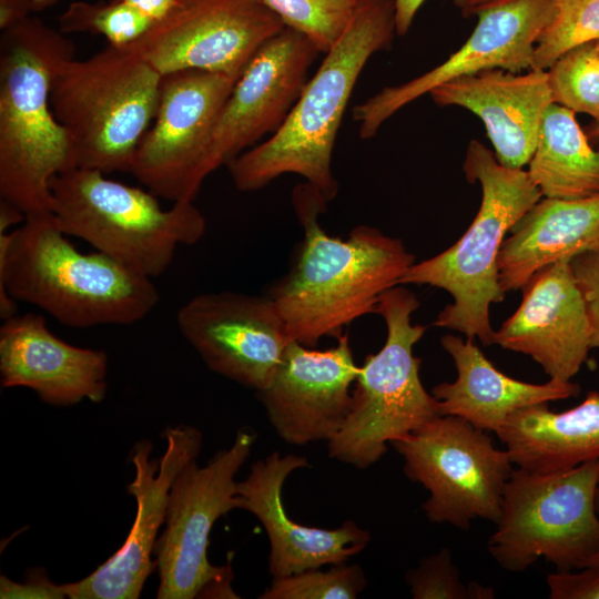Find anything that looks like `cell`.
I'll list each match as a JSON object with an SVG mask.
<instances>
[{"label":"cell","mask_w":599,"mask_h":599,"mask_svg":"<svg viewBox=\"0 0 599 599\" xmlns=\"http://www.w3.org/2000/svg\"><path fill=\"white\" fill-rule=\"evenodd\" d=\"M327 204L312 184L294 187L292 205L303 240L288 272L265 293L290 338L307 347L337 338L358 318L375 314L380 296L400 285L415 263L399 238L369 225L355 226L345 238L329 235L318 221Z\"/></svg>","instance_id":"1"},{"label":"cell","mask_w":599,"mask_h":599,"mask_svg":"<svg viewBox=\"0 0 599 599\" xmlns=\"http://www.w3.org/2000/svg\"><path fill=\"white\" fill-rule=\"evenodd\" d=\"M159 301L152 278L99 251H79L52 212L28 215L20 226L0 231L3 321L17 315L23 302L68 327L131 325Z\"/></svg>","instance_id":"2"},{"label":"cell","mask_w":599,"mask_h":599,"mask_svg":"<svg viewBox=\"0 0 599 599\" xmlns=\"http://www.w3.org/2000/svg\"><path fill=\"white\" fill-rule=\"evenodd\" d=\"M395 34V0H362L281 128L227 166L234 186L253 192L284 174H296L328 203L334 200L338 182L332 156L345 110L366 63L389 49Z\"/></svg>","instance_id":"3"},{"label":"cell","mask_w":599,"mask_h":599,"mask_svg":"<svg viewBox=\"0 0 599 599\" xmlns=\"http://www.w3.org/2000/svg\"><path fill=\"white\" fill-rule=\"evenodd\" d=\"M72 57L64 33L35 16L1 31L0 199L27 216L52 212V177L77 167L51 105L54 73Z\"/></svg>","instance_id":"4"},{"label":"cell","mask_w":599,"mask_h":599,"mask_svg":"<svg viewBox=\"0 0 599 599\" xmlns=\"http://www.w3.org/2000/svg\"><path fill=\"white\" fill-rule=\"evenodd\" d=\"M470 183L481 186L480 207L465 234L444 252L414 263L400 285H429L448 292L454 302L434 325L495 344L490 305L505 297L498 274V255L506 234L542 197L528 171L500 164L477 140L467 146L463 165Z\"/></svg>","instance_id":"5"},{"label":"cell","mask_w":599,"mask_h":599,"mask_svg":"<svg viewBox=\"0 0 599 599\" xmlns=\"http://www.w3.org/2000/svg\"><path fill=\"white\" fill-rule=\"evenodd\" d=\"M163 75L136 50L106 48L64 60L54 73L52 110L67 131L77 167L130 173L154 120Z\"/></svg>","instance_id":"6"},{"label":"cell","mask_w":599,"mask_h":599,"mask_svg":"<svg viewBox=\"0 0 599 599\" xmlns=\"http://www.w3.org/2000/svg\"><path fill=\"white\" fill-rule=\"evenodd\" d=\"M52 213L68 236L85 241L150 278L162 275L181 245L197 243L206 222L193 202L162 209L151 191L75 167L50 182Z\"/></svg>","instance_id":"7"},{"label":"cell","mask_w":599,"mask_h":599,"mask_svg":"<svg viewBox=\"0 0 599 599\" xmlns=\"http://www.w3.org/2000/svg\"><path fill=\"white\" fill-rule=\"evenodd\" d=\"M419 307L416 295L402 285L386 291L375 314L386 325V339L365 357L352 390L349 414L328 444L329 457L365 469L400 439L440 416L438 400L419 377L420 358L414 346L426 326L412 323Z\"/></svg>","instance_id":"8"},{"label":"cell","mask_w":599,"mask_h":599,"mask_svg":"<svg viewBox=\"0 0 599 599\" xmlns=\"http://www.w3.org/2000/svg\"><path fill=\"white\" fill-rule=\"evenodd\" d=\"M598 479L599 459L549 473L514 469L487 545L494 560L512 572L540 558L557 571L585 568L599 550Z\"/></svg>","instance_id":"9"},{"label":"cell","mask_w":599,"mask_h":599,"mask_svg":"<svg viewBox=\"0 0 599 599\" xmlns=\"http://www.w3.org/2000/svg\"><path fill=\"white\" fill-rule=\"evenodd\" d=\"M255 437L251 429L241 428L231 447L217 451L205 466L194 459L176 475L164 530L154 548L159 599L237 598L231 588L230 567L213 566L207 548L216 520L241 509L235 476Z\"/></svg>","instance_id":"10"},{"label":"cell","mask_w":599,"mask_h":599,"mask_svg":"<svg viewBox=\"0 0 599 599\" xmlns=\"http://www.w3.org/2000/svg\"><path fill=\"white\" fill-rule=\"evenodd\" d=\"M390 445L404 459L405 475L428 490L422 508L430 522L467 530L478 518L498 521L515 465L486 430L440 415Z\"/></svg>","instance_id":"11"},{"label":"cell","mask_w":599,"mask_h":599,"mask_svg":"<svg viewBox=\"0 0 599 599\" xmlns=\"http://www.w3.org/2000/svg\"><path fill=\"white\" fill-rule=\"evenodd\" d=\"M238 78L202 70L163 75L153 125L136 148L130 174L158 197L193 202L207 139Z\"/></svg>","instance_id":"12"},{"label":"cell","mask_w":599,"mask_h":599,"mask_svg":"<svg viewBox=\"0 0 599 599\" xmlns=\"http://www.w3.org/2000/svg\"><path fill=\"white\" fill-rule=\"evenodd\" d=\"M284 28L263 0H175L131 47L162 75L202 70L240 77Z\"/></svg>","instance_id":"13"},{"label":"cell","mask_w":599,"mask_h":599,"mask_svg":"<svg viewBox=\"0 0 599 599\" xmlns=\"http://www.w3.org/2000/svg\"><path fill=\"white\" fill-rule=\"evenodd\" d=\"M321 52L303 33L285 27L265 42L237 79L219 112L197 179H205L274 134L300 98Z\"/></svg>","instance_id":"14"},{"label":"cell","mask_w":599,"mask_h":599,"mask_svg":"<svg viewBox=\"0 0 599 599\" xmlns=\"http://www.w3.org/2000/svg\"><path fill=\"white\" fill-rule=\"evenodd\" d=\"M555 0H491L477 9L478 22L447 60L405 83L388 85L353 109L358 135L372 139L397 111L453 79L490 69H531L538 38L551 21Z\"/></svg>","instance_id":"15"},{"label":"cell","mask_w":599,"mask_h":599,"mask_svg":"<svg viewBox=\"0 0 599 599\" xmlns=\"http://www.w3.org/2000/svg\"><path fill=\"white\" fill-rule=\"evenodd\" d=\"M176 325L212 372L256 392L270 385L292 342L266 294H199L179 308Z\"/></svg>","instance_id":"16"},{"label":"cell","mask_w":599,"mask_h":599,"mask_svg":"<svg viewBox=\"0 0 599 599\" xmlns=\"http://www.w3.org/2000/svg\"><path fill=\"white\" fill-rule=\"evenodd\" d=\"M164 454L151 458L152 443L134 444L130 460L135 476L128 494L136 501L133 525L123 545L92 573L64 583L70 599H136L149 576L156 570L152 560L158 532L164 525L169 494L179 471L196 459L202 447L201 432L189 425L166 427Z\"/></svg>","instance_id":"17"},{"label":"cell","mask_w":599,"mask_h":599,"mask_svg":"<svg viewBox=\"0 0 599 599\" xmlns=\"http://www.w3.org/2000/svg\"><path fill=\"white\" fill-rule=\"evenodd\" d=\"M324 351L292 341L270 385L257 392L276 434L292 445L334 437L352 406L359 366L348 336Z\"/></svg>","instance_id":"18"},{"label":"cell","mask_w":599,"mask_h":599,"mask_svg":"<svg viewBox=\"0 0 599 599\" xmlns=\"http://www.w3.org/2000/svg\"><path fill=\"white\" fill-rule=\"evenodd\" d=\"M561 258L538 271L521 288L516 312L495 332V344L531 357L554 379L570 380L587 361L590 326L581 292Z\"/></svg>","instance_id":"19"},{"label":"cell","mask_w":599,"mask_h":599,"mask_svg":"<svg viewBox=\"0 0 599 599\" xmlns=\"http://www.w3.org/2000/svg\"><path fill=\"white\" fill-rule=\"evenodd\" d=\"M308 466L304 456L274 451L254 463L247 477L237 481L241 509L255 516L267 535L273 578L346 562L370 541V532L352 520L335 529L292 520L283 504V486L293 471Z\"/></svg>","instance_id":"20"},{"label":"cell","mask_w":599,"mask_h":599,"mask_svg":"<svg viewBox=\"0 0 599 599\" xmlns=\"http://www.w3.org/2000/svg\"><path fill=\"white\" fill-rule=\"evenodd\" d=\"M108 356L71 345L35 313L14 315L0 327V377L6 388L26 387L54 406L104 399Z\"/></svg>","instance_id":"21"},{"label":"cell","mask_w":599,"mask_h":599,"mask_svg":"<svg viewBox=\"0 0 599 599\" xmlns=\"http://www.w3.org/2000/svg\"><path fill=\"white\" fill-rule=\"evenodd\" d=\"M428 94L439 106H461L480 118L497 161L512 169L529 163L542 115L554 102L546 70H485L447 81Z\"/></svg>","instance_id":"22"},{"label":"cell","mask_w":599,"mask_h":599,"mask_svg":"<svg viewBox=\"0 0 599 599\" xmlns=\"http://www.w3.org/2000/svg\"><path fill=\"white\" fill-rule=\"evenodd\" d=\"M443 348L453 358L457 377L432 389L440 415L463 418L473 426L496 433L516 412L540 404L578 396L580 386L571 380L550 378L534 384L512 378L484 355L474 339L445 335Z\"/></svg>","instance_id":"23"},{"label":"cell","mask_w":599,"mask_h":599,"mask_svg":"<svg viewBox=\"0 0 599 599\" xmlns=\"http://www.w3.org/2000/svg\"><path fill=\"white\" fill-rule=\"evenodd\" d=\"M498 255L501 290L515 292L561 258L599 252V194L541 197L510 230Z\"/></svg>","instance_id":"24"},{"label":"cell","mask_w":599,"mask_h":599,"mask_svg":"<svg viewBox=\"0 0 599 599\" xmlns=\"http://www.w3.org/2000/svg\"><path fill=\"white\" fill-rule=\"evenodd\" d=\"M516 467L538 473L570 469L599 459V392L560 413L548 404L514 413L495 433Z\"/></svg>","instance_id":"25"},{"label":"cell","mask_w":599,"mask_h":599,"mask_svg":"<svg viewBox=\"0 0 599 599\" xmlns=\"http://www.w3.org/2000/svg\"><path fill=\"white\" fill-rule=\"evenodd\" d=\"M528 174L542 197L599 194V151L588 142L575 112L552 102L545 111Z\"/></svg>","instance_id":"26"},{"label":"cell","mask_w":599,"mask_h":599,"mask_svg":"<svg viewBox=\"0 0 599 599\" xmlns=\"http://www.w3.org/2000/svg\"><path fill=\"white\" fill-rule=\"evenodd\" d=\"M153 22L124 0L73 1L58 17L59 30L62 33L100 34L114 47L132 45Z\"/></svg>","instance_id":"27"},{"label":"cell","mask_w":599,"mask_h":599,"mask_svg":"<svg viewBox=\"0 0 599 599\" xmlns=\"http://www.w3.org/2000/svg\"><path fill=\"white\" fill-rule=\"evenodd\" d=\"M599 40V0H555V13L536 43L531 69L546 70L567 51Z\"/></svg>","instance_id":"28"},{"label":"cell","mask_w":599,"mask_h":599,"mask_svg":"<svg viewBox=\"0 0 599 599\" xmlns=\"http://www.w3.org/2000/svg\"><path fill=\"white\" fill-rule=\"evenodd\" d=\"M547 72L555 103L599 122V53L593 42L567 51Z\"/></svg>","instance_id":"29"},{"label":"cell","mask_w":599,"mask_h":599,"mask_svg":"<svg viewBox=\"0 0 599 599\" xmlns=\"http://www.w3.org/2000/svg\"><path fill=\"white\" fill-rule=\"evenodd\" d=\"M285 27L306 35L325 54L339 40L362 0H263Z\"/></svg>","instance_id":"30"},{"label":"cell","mask_w":599,"mask_h":599,"mask_svg":"<svg viewBox=\"0 0 599 599\" xmlns=\"http://www.w3.org/2000/svg\"><path fill=\"white\" fill-rule=\"evenodd\" d=\"M361 566L333 565L328 570L307 569L285 577H274L261 599H355L366 588Z\"/></svg>","instance_id":"31"},{"label":"cell","mask_w":599,"mask_h":599,"mask_svg":"<svg viewBox=\"0 0 599 599\" xmlns=\"http://www.w3.org/2000/svg\"><path fill=\"white\" fill-rule=\"evenodd\" d=\"M405 579L414 599L495 598L491 587L461 580L451 551L447 548L422 559L416 568L406 573Z\"/></svg>","instance_id":"32"},{"label":"cell","mask_w":599,"mask_h":599,"mask_svg":"<svg viewBox=\"0 0 599 599\" xmlns=\"http://www.w3.org/2000/svg\"><path fill=\"white\" fill-rule=\"evenodd\" d=\"M570 264L585 302L590 326V347L599 348V252L579 254Z\"/></svg>","instance_id":"33"},{"label":"cell","mask_w":599,"mask_h":599,"mask_svg":"<svg viewBox=\"0 0 599 599\" xmlns=\"http://www.w3.org/2000/svg\"><path fill=\"white\" fill-rule=\"evenodd\" d=\"M547 586L550 599H599V568L549 573Z\"/></svg>","instance_id":"34"},{"label":"cell","mask_w":599,"mask_h":599,"mask_svg":"<svg viewBox=\"0 0 599 599\" xmlns=\"http://www.w3.org/2000/svg\"><path fill=\"white\" fill-rule=\"evenodd\" d=\"M1 599H62L67 598L64 583L50 580L43 569H32L23 582H16L6 576L0 578Z\"/></svg>","instance_id":"35"},{"label":"cell","mask_w":599,"mask_h":599,"mask_svg":"<svg viewBox=\"0 0 599 599\" xmlns=\"http://www.w3.org/2000/svg\"><path fill=\"white\" fill-rule=\"evenodd\" d=\"M30 0H0V29L7 30L32 16Z\"/></svg>","instance_id":"36"},{"label":"cell","mask_w":599,"mask_h":599,"mask_svg":"<svg viewBox=\"0 0 599 599\" xmlns=\"http://www.w3.org/2000/svg\"><path fill=\"white\" fill-rule=\"evenodd\" d=\"M425 0H395L396 33L405 35Z\"/></svg>","instance_id":"37"},{"label":"cell","mask_w":599,"mask_h":599,"mask_svg":"<svg viewBox=\"0 0 599 599\" xmlns=\"http://www.w3.org/2000/svg\"><path fill=\"white\" fill-rule=\"evenodd\" d=\"M146 14L153 21L163 18L174 4L175 0H124Z\"/></svg>","instance_id":"38"},{"label":"cell","mask_w":599,"mask_h":599,"mask_svg":"<svg viewBox=\"0 0 599 599\" xmlns=\"http://www.w3.org/2000/svg\"><path fill=\"white\" fill-rule=\"evenodd\" d=\"M464 16H471L477 9L491 0H451Z\"/></svg>","instance_id":"39"},{"label":"cell","mask_w":599,"mask_h":599,"mask_svg":"<svg viewBox=\"0 0 599 599\" xmlns=\"http://www.w3.org/2000/svg\"><path fill=\"white\" fill-rule=\"evenodd\" d=\"M595 506H596L597 514L599 515V479L596 487ZM586 567L599 568V550L589 559Z\"/></svg>","instance_id":"40"},{"label":"cell","mask_w":599,"mask_h":599,"mask_svg":"<svg viewBox=\"0 0 599 599\" xmlns=\"http://www.w3.org/2000/svg\"><path fill=\"white\" fill-rule=\"evenodd\" d=\"M33 7V11H42L51 6H53L59 0H30Z\"/></svg>","instance_id":"41"},{"label":"cell","mask_w":599,"mask_h":599,"mask_svg":"<svg viewBox=\"0 0 599 599\" xmlns=\"http://www.w3.org/2000/svg\"><path fill=\"white\" fill-rule=\"evenodd\" d=\"M590 132L595 138L599 139V122H596Z\"/></svg>","instance_id":"42"},{"label":"cell","mask_w":599,"mask_h":599,"mask_svg":"<svg viewBox=\"0 0 599 599\" xmlns=\"http://www.w3.org/2000/svg\"><path fill=\"white\" fill-rule=\"evenodd\" d=\"M597 52L599 53V40L593 42Z\"/></svg>","instance_id":"43"}]
</instances>
